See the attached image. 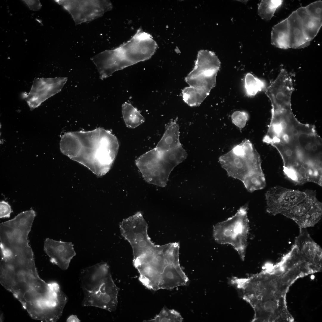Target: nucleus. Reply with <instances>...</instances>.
<instances>
[{"label": "nucleus", "mask_w": 322, "mask_h": 322, "mask_svg": "<svg viewBox=\"0 0 322 322\" xmlns=\"http://www.w3.org/2000/svg\"><path fill=\"white\" fill-rule=\"evenodd\" d=\"M0 283L11 292L22 306L47 297L51 290V282L39 276L32 248L20 249L1 255Z\"/></svg>", "instance_id": "f257e3e1"}, {"label": "nucleus", "mask_w": 322, "mask_h": 322, "mask_svg": "<svg viewBox=\"0 0 322 322\" xmlns=\"http://www.w3.org/2000/svg\"><path fill=\"white\" fill-rule=\"evenodd\" d=\"M178 245L154 244L140 255L133 257L139 280L148 289L170 290L185 285L188 279L180 267Z\"/></svg>", "instance_id": "f03ea898"}, {"label": "nucleus", "mask_w": 322, "mask_h": 322, "mask_svg": "<svg viewBox=\"0 0 322 322\" xmlns=\"http://www.w3.org/2000/svg\"><path fill=\"white\" fill-rule=\"evenodd\" d=\"M320 138L301 136L287 146L290 153L283 168L286 177L296 185L315 183L322 176V144Z\"/></svg>", "instance_id": "7ed1b4c3"}, {"label": "nucleus", "mask_w": 322, "mask_h": 322, "mask_svg": "<svg viewBox=\"0 0 322 322\" xmlns=\"http://www.w3.org/2000/svg\"><path fill=\"white\" fill-rule=\"evenodd\" d=\"M157 47L152 36L140 28L125 43L101 52L91 60L97 68L100 78L103 79L116 71L148 60Z\"/></svg>", "instance_id": "20e7f679"}, {"label": "nucleus", "mask_w": 322, "mask_h": 322, "mask_svg": "<svg viewBox=\"0 0 322 322\" xmlns=\"http://www.w3.org/2000/svg\"><path fill=\"white\" fill-rule=\"evenodd\" d=\"M219 162L229 176L241 181L248 191L264 188L266 185L260 156L246 139L221 156Z\"/></svg>", "instance_id": "39448f33"}, {"label": "nucleus", "mask_w": 322, "mask_h": 322, "mask_svg": "<svg viewBox=\"0 0 322 322\" xmlns=\"http://www.w3.org/2000/svg\"><path fill=\"white\" fill-rule=\"evenodd\" d=\"M248 205L242 206L233 216L218 223L213 228L214 239L220 244L231 245L244 261L249 231Z\"/></svg>", "instance_id": "423d86ee"}, {"label": "nucleus", "mask_w": 322, "mask_h": 322, "mask_svg": "<svg viewBox=\"0 0 322 322\" xmlns=\"http://www.w3.org/2000/svg\"><path fill=\"white\" fill-rule=\"evenodd\" d=\"M83 306H92L114 311L118 304L119 288L112 278L110 270L100 272L83 290Z\"/></svg>", "instance_id": "0eeeda50"}, {"label": "nucleus", "mask_w": 322, "mask_h": 322, "mask_svg": "<svg viewBox=\"0 0 322 322\" xmlns=\"http://www.w3.org/2000/svg\"><path fill=\"white\" fill-rule=\"evenodd\" d=\"M55 1L69 12L76 25L100 17L112 8V3L109 0Z\"/></svg>", "instance_id": "6e6552de"}, {"label": "nucleus", "mask_w": 322, "mask_h": 322, "mask_svg": "<svg viewBox=\"0 0 322 322\" xmlns=\"http://www.w3.org/2000/svg\"><path fill=\"white\" fill-rule=\"evenodd\" d=\"M136 164L148 182L162 187L166 185L174 168L163 160L160 152L155 148L140 156Z\"/></svg>", "instance_id": "1a4fd4ad"}, {"label": "nucleus", "mask_w": 322, "mask_h": 322, "mask_svg": "<svg viewBox=\"0 0 322 322\" xmlns=\"http://www.w3.org/2000/svg\"><path fill=\"white\" fill-rule=\"evenodd\" d=\"M306 194L305 191H301L279 186L272 187L265 194L266 211L273 216L281 214L301 201Z\"/></svg>", "instance_id": "9d476101"}, {"label": "nucleus", "mask_w": 322, "mask_h": 322, "mask_svg": "<svg viewBox=\"0 0 322 322\" xmlns=\"http://www.w3.org/2000/svg\"><path fill=\"white\" fill-rule=\"evenodd\" d=\"M67 80V77L35 79L29 93L24 94L30 109L32 110L38 107L48 98L60 92Z\"/></svg>", "instance_id": "9b49d317"}, {"label": "nucleus", "mask_w": 322, "mask_h": 322, "mask_svg": "<svg viewBox=\"0 0 322 322\" xmlns=\"http://www.w3.org/2000/svg\"><path fill=\"white\" fill-rule=\"evenodd\" d=\"M71 242L57 241L48 238L44 241V250L51 263L63 270H67L76 253Z\"/></svg>", "instance_id": "f8f14e48"}, {"label": "nucleus", "mask_w": 322, "mask_h": 322, "mask_svg": "<svg viewBox=\"0 0 322 322\" xmlns=\"http://www.w3.org/2000/svg\"><path fill=\"white\" fill-rule=\"evenodd\" d=\"M294 244L299 253L309 262L321 267L322 249L312 238L306 228L299 227Z\"/></svg>", "instance_id": "ddd939ff"}, {"label": "nucleus", "mask_w": 322, "mask_h": 322, "mask_svg": "<svg viewBox=\"0 0 322 322\" xmlns=\"http://www.w3.org/2000/svg\"><path fill=\"white\" fill-rule=\"evenodd\" d=\"M290 48L301 49L308 46L310 41L306 37L301 20L295 11L287 18Z\"/></svg>", "instance_id": "4468645a"}, {"label": "nucleus", "mask_w": 322, "mask_h": 322, "mask_svg": "<svg viewBox=\"0 0 322 322\" xmlns=\"http://www.w3.org/2000/svg\"><path fill=\"white\" fill-rule=\"evenodd\" d=\"M220 64L219 60L213 52L202 50L199 51L194 67L191 72L200 74L217 73Z\"/></svg>", "instance_id": "2eb2a0df"}, {"label": "nucleus", "mask_w": 322, "mask_h": 322, "mask_svg": "<svg viewBox=\"0 0 322 322\" xmlns=\"http://www.w3.org/2000/svg\"><path fill=\"white\" fill-rule=\"evenodd\" d=\"M305 191L306 196L301 201L281 214L295 222L304 216L318 200L315 191L309 189Z\"/></svg>", "instance_id": "dca6fc26"}, {"label": "nucleus", "mask_w": 322, "mask_h": 322, "mask_svg": "<svg viewBox=\"0 0 322 322\" xmlns=\"http://www.w3.org/2000/svg\"><path fill=\"white\" fill-rule=\"evenodd\" d=\"M179 129L177 119L173 120L167 125L163 136L155 147L159 151H163L181 145L179 140Z\"/></svg>", "instance_id": "f3484780"}, {"label": "nucleus", "mask_w": 322, "mask_h": 322, "mask_svg": "<svg viewBox=\"0 0 322 322\" xmlns=\"http://www.w3.org/2000/svg\"><path fill=\"white\" fill-rule=\"evenodd\" d=\"M295 11L301 20L305 36L310 41L316 36L321 28L322 20L311 16L305 7H300Z\"/></svg>", "instance_id": "a211bd4d"}, {"label": "nucleus", "mask_w": 322, "mask_h": 322, "mask_svg": "<svg viewBox=\"0 0 322 322\" xmlns=\"http://www.w3.org/2000/svg\"><path fill=\"white\" fill-rule=\"evenodd\" d=\"M271 43L284 49L290 48L288 22L287 18L274 25L271 33Z\"/></svg>", "instance_id": "6ab92c4d"}, {"label": "nucleus", "mask_w": 322, "mask_h": 322, "mask_svg": "<svg viewBox=\"0 0 322 322\" xmlns=\"http://www.w3.org/2000/svg\"><path fill=\"white\" fill-rule=\"evenodd\" d=\"M217 73L198 74L190 72L185 78L189 86L205 90L210 92L216 86Z\"/></svg>", "instance_id": "aec40b11"}, {"label": "nucleus", "mask_w": 322, "mask_h": 322, "mask_svg": "<svg viewBox=\"0 0 322 322\" xmlns=\"http://www.w3.org/2000/svg\"><path fill=\"white\" fill-rule=\"evenodd\" d=\"M210 92L203 89L189 86L182 91L184 102L189 106H199L209 95Z\"/></svg>", "instance_id": "412c9836"}, {"label": "nucleus", "mask_w": 322, "mask_h": 322, "mask_svg": "<svg viewBox=\"0 0 322 322\" xmlns=\"http://www.w3.org/2000/svg\"><path fill=\"white\" fill-rule=\"evenodd\" d=\"M322 216V203L317 200L308 213L295 223L299 227L307 228L315 226L321 219Z\"/></svg>", "instance_id": "4be33fe9"}, {"label": "nucleus", "mask_w": 322, "mask_h": 322, "mask_svg": "<svg viewBox=\"0 0 322 322\" xmlns=\"http://www.w3.org/2000/svg\"><path fill=\"white\" fill-rule=\"evenodd\" d=\"M122 112L125 123L128 128H136L145 121L140 112L130 103L125 102L122 105Z\"/></svg>", "instance_id": "5701e85b"}, {"label": "nucleus", "mask_w": 322, "mask_h": 322, "mask_svg": "<svg viewBox=\"0 0 322 322\" xmlns=\"http://www.w3.org/2000/svg\"><path fill=\"white\" fill-rule=\"evenodd\" d=\"M267 87L265 81L254 76L247 73L244 78V88L246 95L248 97L255 96L258 93L264 91Z\"/></svg>", "instance_id": "b1692460"}, {"label": "nucleus", "mask_w": 322, "mask_h": 322, "mask_svg": "<svg viewBox=\"0 0 322 322\" xmlns=\"http://www.w3.org/2000/svg\"><path fill=\"white\" fill-rule=\"evenodd\" d=\"M164 160L174 167L183 162L187 157V153L182 145L163 151H161Z\"/></svg>", "instance_id": "393cba45"}, {"label": "nucleus", "mask_w": 322, "mask_h": 322, "mask_svg": "<svg viewBox=\"0 0 322 322\" xmlns=\"http://www.w3.org/2000/svg\"><path fill=\"white\" fill-rule=\"evenodd\" d=\"M283 2L282 0H262L258 7V15L264 20H270Z\"/></svg>", "instance_id": "a878e982"}, {"label": "nucleus", "mask_w": 322, "mask_h": 322, "mask_svg": "<svg viewBox=\"0 0 322 322\" xmlns=\"http://www.w3.org/2000/svg\"><path fill=\"white\" fill-rule=\"evenodd\" d=\"M183 318L177 311L164 307L159 313L153 319L145 321L147 322H182Z\"/></svg>", "instance_id": "bb28decb"}, {"label": "nucleus", "mask_w": 322, "mask_h": 322, "mask_svg": "<svg viewBox=\"0 0 322 322\" xmlns=\"http://www.w3.org/2000/svg\"><path fill=\"white\" fill-rule=\"evenodd\" d=\"M232 123L240 129L243 128L249 118L248 114L244 111H236L234 112L231 116Z\"/></svg>", "instance_id": "cd10ccee"}, {"label": "nucleus", "mask_w": 322, "mask_h": 322, "mask_svg": "<svg viewBox=\"0 0 322 322\" xmlns=\"http://www.w3.org/2000/svg\"><path fill=\"white\" fill-rule=\"evenodd\" d=\"M308 13L312 17L320 20L322 18V2L318 1L305 7Z\"/></svg>", "instance_id": "c85d7f7f"}, {"label": "nucleus", "mask_w": 322, "mask_h": 322, "mask_svg": "<svg viewBox=\"0 0 322 322\" xmlns=\"http://www.w3.org/2000/svg\"><path fill=\"white\" fill-rule=\"evenodd\" d=\"M11 213V208L9 204L4 200L1 201L0 202V218H9Z\"/></svg>", "instance_id": "c756f323"}, {"label": "nucleus", "mask_w": 322, "mask_h": 322, "mask_svg": "<svg viewBox=\"0 0 322 322\" xmlns=\"http://www.w3.org/2000/svg\"><path fill=\"white\" fill-rule=\"evenodd\" d=\"M29 8L31 10L37 11L41 8L42 5L39 0H23Z\"/></svg>", "instance_id": "7c9ffc66"}, {"label": "nucleus", "mask_w": 322, "mask_h": 322, "mask_svg": "<svg viewBox=\"0 0 322 322\" xmlns=\"http://www.w3.org/2000/svg\"><path fill=\"white\" fill-rule=\"evenodd\" d=\"M66 321L68 322H78L80 321L78 319L76 315H72L69 316L67 318Z\"/></svg>", "instance_id": "2f4dec72"}]
</instances>
